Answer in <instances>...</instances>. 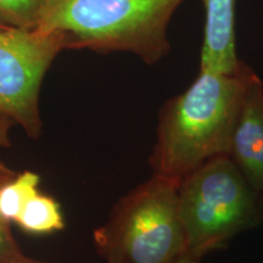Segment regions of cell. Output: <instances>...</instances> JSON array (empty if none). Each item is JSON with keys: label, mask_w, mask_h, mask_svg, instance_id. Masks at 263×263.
Returning <instances> with one entry per match:
<instances>
[{"label": "cell", "mask_w": 263, "mask_h": 263, "mask_svg": "<svg viewBox=\"0 0 263 263\" xmlns=\"http://www.w3.org/2000/svg\"><path fill=\"white\" fill-rule=\"evenodd\" d=\"M176 180L153 174L123 196L110 218L94 230L106 263H174L186 251Z\"/></svg>", "instance_id": "3"}, {"label": "cell", "mask_w": 263, "mask_h": 263, "mask_svg": "<svg viewBox=\"0 0 263 263\" xmlns=\"http://www.w3.org/2000/svg\"><path fill=\"white\" fill-rule=\"evenodd\" d=\"M57 33L41 29H0V112L32 139L42 134L39 93L43 78L61 50Z\"/></svg>", "instance_id": "5"}, {"label": "cell", "mask_w": 263, "mask_h": 263, "mask_svg": "<svg viewBox=\"0 0 263 263\" xmlns=\"http://www.w3.org/2000/svg\"><path fill=\"white\" fill-rule=\"evenodd\" d=\"M10 226L11 224L0 218V263H11L25 256L14 238Z\"/></svg>", "instance_id": "11"}, {"label": "cell", "mask_w": 263, "mask_h": 263, "mask_svg": "<svg viewBox=\"0 0 263 263\" xmlns=\"http://www.w3.org/2000/svg\"><path fill=\"white\" fill-rule=\"evenodd\" d=\"M41 177L32 171L16 173L0 184V218L9 224L15 223L26 203L39 192Z\"/></svg>", "instance_id": "9"}, {"label": "cell", "mask_w": 263, "mask_h": 263, "mask_svg": "<svg viewBox=\"0 0 263 263\" xmlns=\"http://www.w3.org/2000/svg\"><path fill=\"white\" fill-rule=\"evenodd\" d=\"M43 0H0V24L9 27L34 29Z\"/></svg>", "instance_id": "10"}, {"label": "cell", "mask_w": 263, "mask_h": 263, "mask_svg": "<svg viewBox=\"0 0 263 263\" xmlns=\"http://www.w3.org/2000/svg\"><path fill=\"white\" fill-rule=\"evenodd\" d=\"M11 263H47V262H43V261H38V259L29 258V257H27V256H22L21 258L16 259V261L11 262Z\"/></svg>", "instance_id": "14"}, {"label": "cell", "mask_w": 263, "mask_h": 263, "mask_svg": "<svg viewBox=\"0 0 263 263\" xmlns=\"http://www.w3.org/2000/svg\"><path fill=\"white\" fill-rule=\"evenodd\" d=\"M15 223L22 232L31 235H47L65 228L60 203L42 193L26 203Z\"/></svg>", "instance_id": "8"}, {"label": "cell", "mask_w": 263, "mask_h": 263, "mask_svg": "<svg viewBox=\"0 0 263 263\" xmlns=\"http://www.w3.org/2000/svg\"><path fill=\"white\" fill-rule=\"evenodd\" d=\"M230 159L258 199L263 200V83L255 74L248 85L230 139Z\"/></svg>", "instance_id": "6"}, {"label": "cell", "mask_w": 263, "mask_h": 263, "mask_svg": "<svg viewBox=\"0 0 263 263\" xmlns=\"http://www.w3.org/2000/svg\"><path fill=\"white\" fill-rule=\"evenodd\" d=\"M185 0H43L37 29L57 33L65 49L129 51L146 64L168 54L167 27Z\"/></svg>", "instance_id": "2"}, {"label": "cell", "mask_w": 263, "mask_h": 263, "mask_svg": "<svg viewBox=\"0 0 263 263\" xmlns=\"http://www.w3.org/2000/svg\"><path fill=\"white\" fill-rule=\"evenodd\" d=\"M261 200L229 155L207 160L180 180L178 212L186 250L205 256L255 224Z\"/></svg>", "instance_id": "4"}, {"label": "cell", "mask_w": 263, "mask_h": 263, "mask_svg": "<svg viewBox=\"0 0 263 263\" xmlns=\"http://www.w3.org/2000/svg\"><path fill=\"white\" fill-rule=\"evenodd\" d=\"M256 73L248 65L233 74L200 70L182 94L161 108L156 144L150 156L153 174L180 183L218 155H228L236 118Z\"/></svg>", "instance_id": "1"}, {"label": "cell", "mask_w": 263, "mask_h": 263, "mask_svg": "<svg viewBox=\"0 0 263 263\" xmlns=\"http://www.w3.org/2000/svg\"><path fill=\"white\" fill-rule=\"evenodd\" d=\"M202 257L203 256L196 254V252L188 251V250H186V251L184 252V254L174 263H200Z\"/></svg>", "instance_id": "13"}, {"label": "cell", "mask_w": 263, "mask_h": 263, "mask_svg": "<svg viewBox=\"0 0 263 263\" xmlns=\"http://www.w3.org/2000/svg\"><path fill=\"white\" fill-rule=\"evenodd\" d=\"M9 26H5V25H2L0 24V29H5V28H8Z\"/></svg>", "instance_id": "15"}, {"label": "cell", "mask_w": 263, "mask_h": 263, "mask_svg": "<svg viewBox=\"0 0 263 263\" xmlns=\"http://www.w3.org/2000/svg\"><path fill=\"white\" fill-rule=\"evenodd\" d=\"M205 27L200 70L233 74L244 62L236 55L235 0H202Z\"/></svg>", "instance_id": "7"}, {"label": "cell", "mask_w": 263, "mask_h": 263, "mask_svg": "<svg viewBox=\"0 0 263 263\" xmlns=\"http://www.w3.org/2000/svg\"><path fill=\"white\" fill-rule=\"evenodd\" d=\"M14 122H12L10 118H8L5 115L0 112V153L3 149H6L11 145V141H10V130H11ZM16 173L11 167L8 166L5 163V161L3 160L2 154H0V184L4 183L5 180H8L12 177L16 176Z\"/></svg>", "instance_id": "12"}]
</instances>
